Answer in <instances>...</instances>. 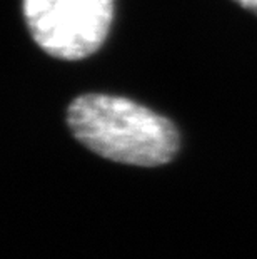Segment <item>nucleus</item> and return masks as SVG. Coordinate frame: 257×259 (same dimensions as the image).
Masks as SVG:
<instances>
[{"label":"nucleus","mask_w":257,"mask_h":259,"mask_svg":"<svg viewBox=\"0 0 257 259\" xmlns=\"http://www.w3.org/2000/svg\"><path fill=\"white\" fill-rule=\"evenodd\" d=\"M67 122L92 152L129 166H164L180 149L179 129L171 119L125 97L84 94L69 106Z\"/></svg>","instance_id":"nucleus-1"},{"label":"nucleus","mask_w":257,"mask_h":259,"mask_svg":"<svg viewBox=\"0 0 257 259\" xmlns=\"http://www.w3.org/2000/svg\"><path fill=\"white\" fill-rule=\"evenodd\" d=\"M24 17L42 51L62 60H80L107 38L114 0H24Z\"/></svg>","instance_id":"nucleus-2"},{"label":"nucleus","mask_w":257,"mask_h":259,"mask_svg":"<svg viewBox=\"0 0 257 259\" xmlns=\"http://www.w3.org/2000/svg\"><path fill=\"white\" fill-rule=\"evenodd\" d=\"M232 2H236L239 7H242L247 12L257 15V0H232Z\"/></svg>","instance_id":"nucleus-3"}]
</instances>
